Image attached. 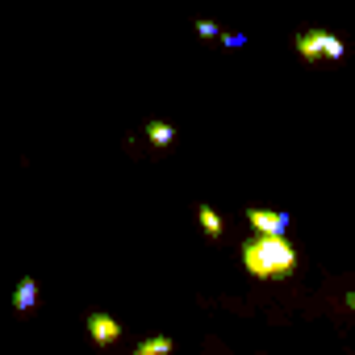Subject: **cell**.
<instances>
[{"label": "cell", "mask_w": 355, "mask_h": 355, "mask_svg": "<svg viewBox=\"0 0 355 355\" xmlns=\"http://www.w3.org/2000/svg\"><path fill=\"white\" fill-rule=\"evenodd\" d=\"M297 55L305 63H318V59H343L347 46H343V38H334L326 30H305V34H297Z\"/></svg>", "instance_id": "obj_2"}, {"label": "cell", "mask_w": 355, "mask_h": 355, "mask_svg": "<svg viewBox=\"0 0 355 355\" xmlns=\"http://www.w3.org/2000/svg\"><path fill=\"white\" fill-rule=\"evenodd\" d=\"M247 222L255 234H288V214L280 209H247Z\"/></svg>", "instance_id": "obj_3"}, {"label": "cell", "mask_w": 355, "mask_h": 355, "mask_svg": "<svg viewBox=\"0 0 355 355\" xmlns=\"http://www.w3.org/2000/svg\"><path fill=\"white\" fill-rule=\"evenodd\" d=\"M197 34H201V38H218V34H222V30H218V26H214V21H197Z\"/></svg>", "instance_id": "obj_9"}, {"label": "cell", "mask_w": 355, "mask_h": 355, "mask_svg": "<svg viewBox=\"0 0 355 355\" xmlns=\"http://www.w3.org/2000/svg\"><path fill=\"white\" fill-rule=\"evenodd\" d=\"M146 138H150L155 146H171V138H175V125H167V121H150V125H146Z\"/></svg>", "instance_id": "obj_8"}, {"label": "cell", "mask_w": 355, "mask_h": 355, "mask_svg": "<svg viewBox=\"0 0 355 355\" xmlns=\"http://www.w3.org/2000/svg\"><path fill=\"white\" fill-rule=\"evenodd\" d=\"M175 351V343L167 338V334H155V338H142L138 347H134V355H171Z\"/></svg>", "instance_id": "obj_6"}, {"label": "cell", "mask_w": 355, "mask_h": 355, "mask_svg": "<svg viewBox=\"0 0 355 355\" xmlns=\"http://www.w3.org/2000/svg\"><path fill=\"white\" fill-rule=\"evenodd\" d=\"M243 268L255 280H288L297 272V251L284 243V234H255L243 243Z\"/></svg>", "instance_id": "obj_1"}, {"label": "cell", "mask_w": 355, "mask_h": 355, "mask_svg": "<svg viewBox=\"0 0 355 355\" xmlns=\"http://www.w3.org/2000/svg\"><path fill=\"white\" fill-rule=\"evenodd\" d=\"M84 322H88V338H92L96 347H109V343L121 338V322L109 318V313H88Z\"/></svg>", "instance_id": "obj_4"}, {"label": "cell", "mask_w": 355, "mask_h": 355, "mask_svg": "<svg viewBox=\"0 0 355 355\" xmlns=\"http://www.w3.org/2000/svg\"><path fill=\"white\" fill-rule=\"evenodd\" d=\"M197 222H201L205 239H214V243H218V239L226 234V226H222V214H218L214 205H201V209H197Z\"/></svg>", "instance_id": "obj_5"}, {"label": "cell", "mask_w": 355, "mask_h": 355, "mask_svg": "<svg viewBox=\"0 0 355 355\" xmlns=\"http://www.w3.org/2000/svg\"><path fill=\"white\" fill-rule=\"evenodd\" d=\"M34 301H38V284L26 276V280L13 288V309H34Z\"/></svg>", "instance_id": "obj_7"}]
</instances>
